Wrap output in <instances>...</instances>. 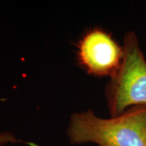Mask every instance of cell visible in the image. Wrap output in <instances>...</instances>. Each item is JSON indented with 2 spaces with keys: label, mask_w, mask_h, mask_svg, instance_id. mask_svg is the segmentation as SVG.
<instances>
[{
  "label": "cell",
  "mask_w": 146,
  "mask_h": 146,
  "mask_svg": "<svg viewBox=\"0 0 146 146\" xmlns=\"http://www.w3.org/2000/svg\"><path fill=\"white\" fill-rule=\"evenodd\" d=\"M123 47L121 64L104 89L111 117L118 116L133 106L146 105V59L135 32L126 33Z\"/></svg>",
  "instance_id": "7a4b0ae2"
},
{
  "label": "cell",
  "mask_w": 146,
  "mask_h": 146,
  "mask_svg": "<svg viewBox=\"0 0 146 146\" xmlns=\"http://www.w3.org/2000/svg\"><path fill=\"white\" fill-rule=\"evenodd\" d=\"M66 135L72 145L146 146V105L129 107L109 118L99 117L91 109L74 112Z\"/></svg>",
  "instance_id": "6da1fadb"
},
{
  "label": "cell",
  "mask_w": 146,
  "mask_h": 146,
  "mask_svg": "<svg viewBox=\"0 0 146 146\" xmlns=\"http://www.w3.org/2000/svg\"><path fill=\"white\" fill-rule=\"evenodd\" d=\"M17 143H25V141L18 139L16 137L8 131L0 133V146L8 145V144H13Z\"/></svg>",
  "instance_id": "277c9868"
},
{
  "label": "cell",
  "mask_w": 146,
  "mask_h": 146,
  "mask_svg": "<svg viewBox=\"0 0 146 146\" xmlns=\"http://www.w3.org/2000/svg\"><path fill=\"white\" fill-rule=\"evenodd\" d=\"M123 54V45L101 29L87 31L78 43V62L91 75L110 78L119 68Z\"/></svg>",
  "instance_id": "3957f363"
}]
</instances>
